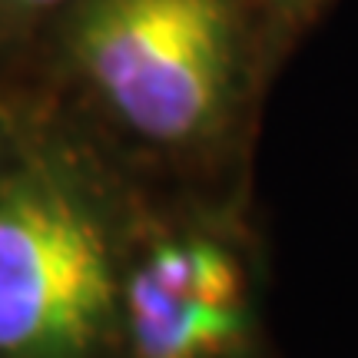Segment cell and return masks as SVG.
Returning a JSON list of instances; mask_svg holds the SVG:
<instances>
[{"label":"cell","instance_id":"cell-1","mask_svg":"<svg viewBox=\"0 0 358 358\" xmlns=\"http://www.w3.org/2000/svg\"><path fill=\"white\" fill-rule=\"evenodd\" d=\"M57 37L90 96L166 150L203 146L232 123L252 40L245 0H73Z\"/></svg>","mask_w":358,"mask_h":358},{"label":"cell","instance_id":"cell-2","mask_svg":"<svg viewBox=\"0 0 358 358\" xmlns=\"http://www.w3.org/2000/svg\"><path fill=\"white\" fill-rule=\"evenodd\" d=\"M110 243L53 169L0 182V358H90L110 332Z\"/></svg>","mask_w":358,"mask_h":358},{"label":"cell","instance_id":"cell-3","mask_svg":"<svg viewBox=\"0 0 358 358\" xmlns=\"http://www.w3.org/2000/svg\"><path fill=\"white\" fill-rule=\"evenodd\" d=\"M123 299L136 358H229L245 335V312L182 302L140 268Z\"/></svg>","mask_w":358,"mask_h":358},{"label":"cell","instance_id":"cell-4","mask_svg":"<svg viewBox=\"0 0 358 358\" xmlns=\"http://www.w3.org/2000/svg\"><path fill=\"white\" fill-rule=\"evenodd\" d=\"M156 285H163L182 302L222 312H245L243 272L236 259L203 239H179L156 245L150 259L140 266Z\"/></svg>","mask_w":358,"mask_h":358},{"label":"cell","instance_id":"cell-5","mask_svg":"<svg viewBox=\"0 0 358 358\" xmlns=\"http://www.w3.org/2000/svg\"><path fill=\"white\" fill-rule=\"evenodd\" d=\"M329 3H332V0H262V10H266V24H268L272 40H275V43H285L289 37L302 34Z\"/></svg>","mask_w":358,"mask_h":358},{"label":"cell","instance_id":"cell-6","mask_svg":"<svg viewBox=\"0 0 358 358\" xmlns=\"http://www.w3.org/2000/svg\"><path fill=\"white\" fill-rule=\"evenodd\" d=\"M73 0H0V40L24 34L27 27L40 24L43 17L60 13Z\"/></svg>","mask_w":358,"mask_h":358}]
</instances>
